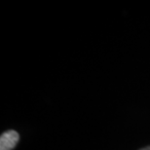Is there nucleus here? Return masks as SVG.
Listing matches in <instances>:
<instances>
[{"mask_svg":"<svg viewBox=\"0 0 150 150\" xmlns=\"http://www.w3.org/2000/svg\"><path fill=\"white\" fill-rule=\"evenodd\" d=\"M20 139L19 134L16 131L10 130L3 133L0 137V150H12L17 145Z\"/></svg>","mask_w":150,"mask_h":150,"instance_id":"obj_1","label":"nucleus"},{"mask_svg":"<svg viewBox=\"0 0 150 150\" xmlns=\"http://www.w3.org/2000/svg\"><path fill=\"white\" fill-rule=\"evenodd\" d=\"M140 150H150V146H148V147H145V148H142Z\"/></svg>","mask_w":150,"mask_h":150,"instance_id":"obj_2","label":"nucleus"}]
</instances>
